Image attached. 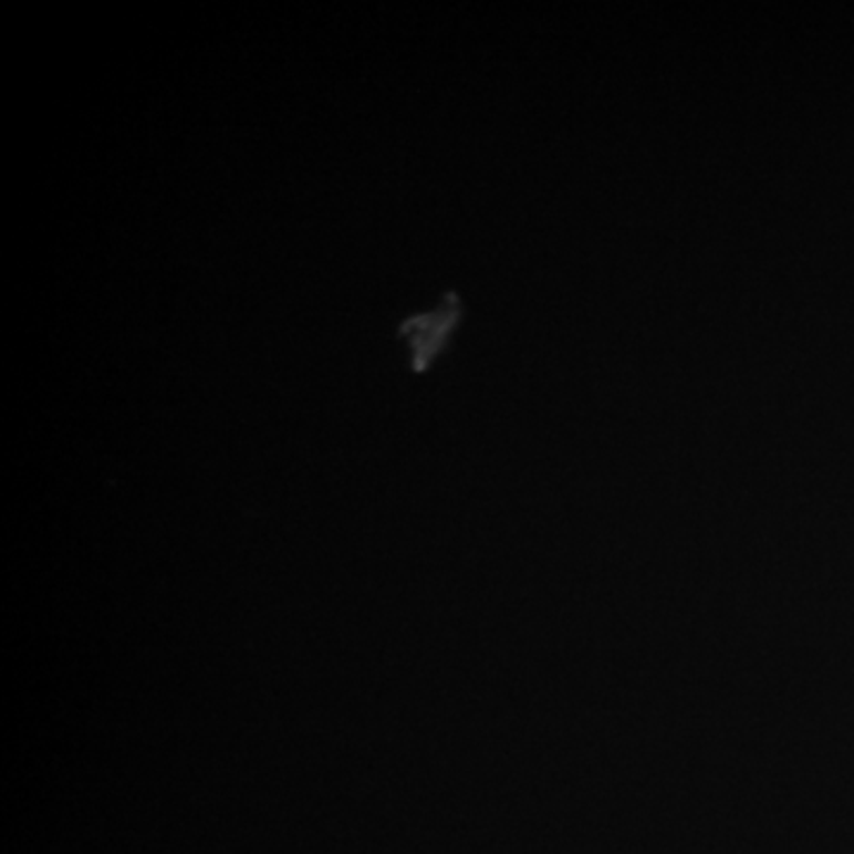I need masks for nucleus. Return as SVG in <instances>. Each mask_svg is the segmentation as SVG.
<instances>
[{"label": "nucleus", "instance_id": "1", "mask_svg": "<svg viewBox=\"0 0 854 854\" xmlns=\"http://www.w3.org/2000/svg\"><path fill=\"white\" fill-rule=\"evenodd\" d=\"M456 321H458L456 300L447 298L445 306L433 311L430 316H425V319H420L416 323L418 325V335H416L418 366L427 364V361H430L437 354V350L441 347V342L447 340V335H449V331H451Z\"/></svg>", "mask_w": 854, "mask_h": 854}]
</instances>
